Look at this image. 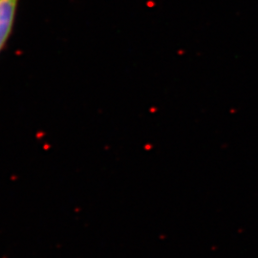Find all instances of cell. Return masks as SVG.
I'll return each instance as SVG.
<instances>
[{
	"instance_id": "1",
	"label": "cell",
	"mask_w": 258,
	"mask_h": 258,
	"mask_svg": "<svg viewBox=\"0 0 258 258\" xmlns=\"http://www.w3.org/2000/svg\"><path fill=\"white\" fill-rule=\"evenodd\" d=\"M19 2V0H0V53L12 35Z\"/></svg>"
}]
</instances>
